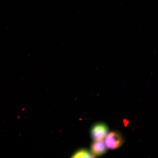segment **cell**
Listing matches in <instances>:
<instances>
[{
	"label": "cell",
	"mask_w": 158,
	"mask_h": 158,
	"mask_svg": "<svg viewBox=\"0 0 158 158\" xmlns=\"http://www.w3.org/2000/svg\"><path fill=\"white\" fill-rule=\"evenodd\" d=\"M105 144L106 148L110 149H118L123 143V137L119 132L113 131L108 134L106 137Z\"/></svg>",
	"instance_id": "6da1fadb"
},
{
	"label": "cell",
	"mask_w": 158,
	"mask_h": 158,
	"mask_svg": "<svg viewBox=\"0 0 158 158\" xmlns=\"http://www.w3.org/2000/svg\"><path fill=\"white\" fill-rule=\"evenodd\" d=\"M109 131L108 126L103 123H97L93 126L91 130V135L94 141L103 140Z\"/></svg>",
	"instance_id": "7a4b0ae2"
},
{
	"label": "cell",
	"mask_w": 158,
	"mask_h": 158,
	"mask_svg": "<svg viewBox=\"0 0 158 158\" xmlns=\"http://www.w3.org/2000/svg\"><path fill=\"white\" fill-rule=\"evenodd\" d=\"M92 153L95 157L103 155L107 151V148L103 140L94 141L91 145Z\"/></svg>",
	"instance_id": "3957f363"
},
{
	"label": "cell",
	"mask_w": 158,
	"mask_h": 158,
	"mask_svg": "<svg viewBox=\"0 0 158 158\" xmlns=\"http://www.w3.org/2000/svg\"><path fill=\"white\" fill-rule=\"evenodd\" d=\"M71 157L91 158L95 157L88 150L83 149L78 150L73 154Z\"/></svg>",
	"instance_id": "277c9868"
}]
</instances>
